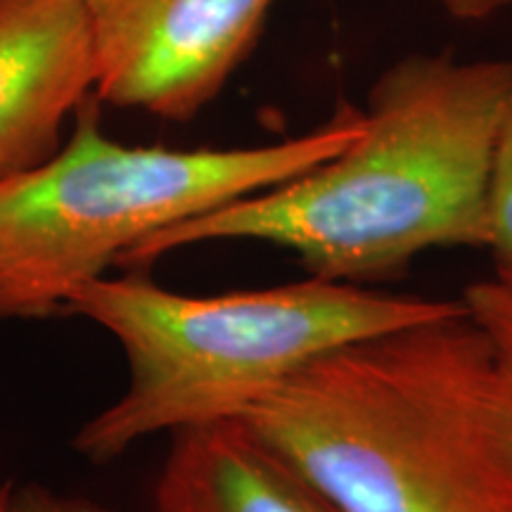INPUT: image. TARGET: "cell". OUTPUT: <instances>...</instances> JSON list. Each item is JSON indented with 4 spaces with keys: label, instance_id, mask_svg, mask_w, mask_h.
<instances>
[{
    "label": "cell",
    "instance_id": "cell-1",
    "mask_svg": "<svg viewBox=\"0 0 512 512\" xmlns=\"http://www.w3.org/2000/svg\"><path fill=\"white\" fill-rule=\"evenodd\" d=\"M512 95L510 60L408 55L377 76L354 143L290 181L242 197L133 247L143 271L183 247L254 240L311 275L361 283L420 254L486 242V188Z\"/></svg>",
    "mask_w": 512,
    "mask_h": 512
},
{
    "label": "cell",
    "instance_id": "cell-2",
    "mask_svg": "<svg viewBox=\"0 0 512 512\" xmlns=\"http://www.w3.org/2000/svg\"><path fill=\"white\" fill-rule=\"evenodd\" d=\"M240 420L337 512H512V413L463 302L316 358Z\"/></svg>",
    "mask_w": 512,
    "mask_h": 512
},
{
    "label": "cell",
    "instance_id": "cell-3",
    "mask_svg": "<svg viewBox=\"0 0 512 512\" xmlns=\"http://www.w3.org/2000/svg\"><path fill=\"white\" fill-rule=\"evenodd\" d=\"M458 309L460 302L396 297L316 275L195 297L140 271L107 273L76 290L64 313L117 339L128 382L81 427L74 451L105 465L152 434L240 420L316 358Z\"/></svg>",
    "mask_w": 512,
    "mask_h": 512
},
{
    "label": "cell",
    "instance_id": "cell-4",
    "mask_svg": "<svg viewBox=\"0 0 512 512\" xmlns=\"http://www.w3.org/2000/svg\"><path fill=\"white\" fill-rule=\"evenodd\" d=\"M100 105L91 95L48 162L0 183V320L60 316L143 240L304 174L363 128V110L342 102L328 124L280 143L174 150L110 138Z\"/></svg>",
    "mask_w": 512,
    "mask_h": 512
},
{
    "label": "cell",
    "instance_id": "cell-5",
    "mask_svg": "<svg viewBox=\"0 0 512 512\" xmlns=\"http://www.w3.org/2000/svg\"><path fill=\"white\" fill-rule=\"evenodd\" d=\"M91 27L95 98L190 121L252 53L275 0H79Z\"/></svg>",
    "mask_w": 512,
    "mask_h": 512
},
{
    "label": "cell",
    "instance_id": "cell-6",
    "mask_svg": "<svg viewBox=\"0 0 512 512\" xmlns=\"http://www.w3.org/2000/svg\"><path fill=\"white\" fill-rule=\"evenodd\" d=\"M98 60L79 0H0V183L48 162L95 95Z\"/></svg>",
    "mask_w": 512,
    "mask_h": 512
},
{
    "label": "cell",
    "instance_id": "cell-7",
    "mask_svg": "<svg viewBox=\"0 0 512 512\" xmlns=\"http://www.w3.org/2000/svg\"><path fill=\"white\" fill-rule=\"evenodd\" d=\"M155 512H337L242 420L174 434Z\"/></svg>",
    "mask_w": 512,
    "mask_h": 512
},
{
    "label": "cell",
    "instance_id": "cell-8",
    "mask_svg": "<svg viewBox=\"0 0 512 512\" xmlns=\"http://www.w3.org/2000/svg\"><path fill=\"white\" fill-rule=\"evenodd\" d=\"M498 283L512 287V95L505 107L486 188V242Z\"/></svg>",
    "mask_w": 512,
    "mask_h": 512
},
{
    "label": "cell",
    "instance_id": "cell-9",
    "mask_svg": "<svg viewBox=\"0 0 512 512\" xmlns=\"http://www.w3.org/2000/svg\"><path fill=\"white\" fill-rule=\"evenodd\" d=\"M463 306L489 339L512 413V287L498 280L475 283L465 290Z\"/></svg>",
    "mask_w": 512,
    "mask_h": 512
},
{
    "label": "cell",
    "instance_id": "cell-10",
    "mask_svg": "<svg viewBox=\"0 0 512 512\" xmlns=\"http://www.w3.org/2000/svg\"><path fill=\"white\" fill-rule=\"evenodd\" d=\"M3 512H117L83 496H69L46 484L8 482Z\"/></svg>",
    "mask_w": 512,
    "mask_h": 512
},
{
    "label": "cell",
    "instance_id": "cell-11",
    "mask_svg": "<svg viewBox=\"0 0 512 512\" xmlns=\"http://www.w3.org/2000/svg\"><path fill=\"white\" fill-rule=\"evenodd\" d=\"M439 3L451 17L463 19V22H477V19H486L508 8L512 0H439Z\"/></svg>",
    "mask_w": 512,
    "mask_h": 512
},
{
    "label": "cell",
    "instance_id": "cell-12",
    "mask_svg": "<svg viewBox=\"0 0 512 512\" xmlns=\"http://www.w3.org/2000/svg\"><path fill=\"white\" fill-rule=\"evenodd\" d=\"M5 491H8V482L0 484V512H3V503H5Z\"/></svg>",
    "mask_w": 512,
    "mask_h": 512
}]
</instances>
